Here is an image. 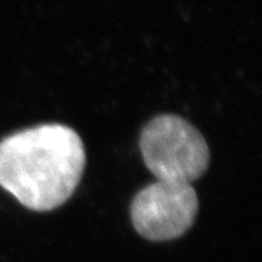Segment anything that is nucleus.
Listing matches in <instances>:
<instances>
[{
    "label": "nucleus",
    "instance_id": "nucleus-1",
    "mask_svg": "<svg viewBox=\"0 0 262 262\" xmlns=\"http://www.w3.org/2000/svg\"><path fill=\"white\" fill-rule=\"evenodd\" d=\"M84 165L82 139L64 124H40L0 142V186L35 211L64 204L79 185Z\"/></svg>",
    "mask_w": 262,
    "mask_h": 262
},
{
    "label": "nucleus",
    "instance_id": "nucleus-2",
    "mask_svg": "<svg viewBox=\"0 0 262 262\" xmlns=\"http://www.w3.org/2000/svg\"><path fill=\"white\" fill-rule=\"evenodd\" d=\"M139 147L146 167L163 182H194L210 162L204 135L178 115H159L148 122L141 133Z\"/></svg>",
    "mask_w": 262,
    "mask_h": 262
},
{
    "label": "nucleus",
    "instance_id": "nucleus-3",
    "mask_svg": "<svg viewBox=\"0 0 262 262\" xmlns=\"http://www.w3.org/2000/svg\"><path fill=\"white\" fill-rule=\"evenodd\" d=\"M200 201L191 183L157 181L142 189L131 204L135 230L150 241H170L195 221Z\"/></svg>",
    "mask_w": 262,
    "mask_h": 262
}]
</instances>
